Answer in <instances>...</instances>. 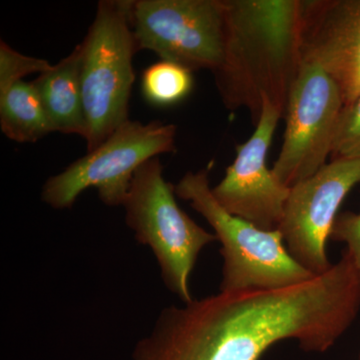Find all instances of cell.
Returning <instances> with one entry per match:
<instances>
[{
  "label": "cell",
  "instance_id": "obj_1",
  "mask_svg": "<svg viewBox=\"0 0 360 360\" xmlns=\"http://www.w3.org/2000/svg\"><path fill=\"white\" fill-rule=\"evenodd\" d=\"M359 310V277L340 260L326 274L290 288L219 292L165 307L132 360H258L286 340L305 352H324Z\"/></svg>",
  "mask_w": 360,
  "mask_h": 360
},
{
  "label": "cell",
  "instance_id": "obj_2",
  "mask_svg": "<svg viewBox=\"0 0 360 360\" xmlns=\"http://www.w3.org/2000/svg\"><path fill=\"white\" fill-rule=\"evenodd\" d=\"M224 56L213 71L225 108L255 125L264 103L284 115L302 58L303 0H224Z\"/></svg>",
  "mask_w": 360,
  "mask_h": 360
},
{
  "label": "cell",
  "instance_id": "obj_3",
  "mask_svg": "<svg viewBox=\"0 0 360 360\" xmlns=\"http://www.w3.org/2000/svg\"><path fill=\"white\" fill-rule=\"evenodd\" d=\"M210 167L187 172L174 191L207 220L221 243L220 292L281 290L314 278L291 257L278 229H258L219 205L210 186Z\"/></svg>",
  "mask_w": 360,
  "mask_h": 360
},
{
  "label": "cell",
  "instance_id": "obj_4",
  "mask_svg": "<svg viewBox=\"0 0 360 360\" xmlns=\"http://www.w3.org/2000/svg\"><path fill=\"white\" fill-rule=\"evenodd\" d=\"M134 0H101L80 47L84 139L94 150L129 120L137 52L131 14Z\"/></svg>",
  "mask_w": 360,
  "mask_h": 360
},
{
  "label": "cell",
  "instance_id": "obj_5",
  "mask_svg": "<svg viewBox=\"0 0 360 360\" xmlns=\"http://www.w3.org/2000/svg\"><path fill=\"white\" fill-rule=\"evenodd\" d=\"M122 206L135 238L155 253L168 290L182 302H191L189 281L194 264L202 248L217 238L177 205L174 186L163 177L160 158L137 168Z\"/></svg>",
  "mask_w": 360,
  "mask_h": 360
},
{
  "label": "cell",
  "instance_id": "obj_6",
  "mask_svg": "<svg viewBox=\"0 0 360 360\" xmlns=\"http://www.w3.org/2000/svg\"><path fill=\"white\" fill-rule=\"evenodd\" d=\"M175 136L176 127L172 123L127 120L101 146L47 179L42 200L65 210L84 191L96 187L104 205H123L137 168L151 158L174 153Z\"/></svg>",
  "mask_w": 360,
  "mask_h": 360
},
{
  "label": "cell",
  "instance_id": "obj_7",
  "mask_svg": "<svg viewBox=\"0 0 360 360\" xmlns=\"http://www.w3.org/2000/svg\"><path fill=\"white\" fill-rule=\"evenodd\" d=\"M137 51L191 71L219 68L224 56V0H136L131 14Z\"/></svg>",
  "mask_w": 360,
  "mask_h": 360
},
{
  "label": "cell",
  "instance_id": "obj_8",
  "mask_svg": "<svg viewBox=\"0 0 360 360\" xmlns=\"http://www.w3.org/2000/svg\"><path fill=\"white\" fill-rule=\"evenodd\" d=\"M345 101L321 65L303 60L285 110L283 143L272 172L292 187L316 174L331 155Z\"/></svg>",
  "mask_w": 360,
  "mask_h": 360
},
{
  "label": "cell",
  "instance_id": "obj_9",
  "mask_svg": "<svg viewBox=\"0 0 360 360\" xmlns=\"http://www.w3.org/2000/svg\"><path fill=\"white\" fill-rule=\"evenodd\" d=\"M359 184L360 158L331 160L290 187L278 231L291 257L315 276L333 265L326 250L331 229L341 203Z\"/></svg>",
  "mask_w": 360,
  "mask_h": 360
},
{
  "label": "cell",
  "instance_id": "obj_10",
  "mask_svg": "<svg viewBox=\"0 0 360 360\" xmlns=\"http://www.w3.org/2000/svg\"><path fill=\"white\" fill-rule=\"evenodd\" d=\"M283 116L271 104H264L255 132L236 148V160L212 188L225 210L264 231L278 229L290 193L266 167L267 153Z\"/></svg>",
  "mask_w": 360,
  "mask_h": 360
},
{
  "label": "cell",
  "instance_id": "obj_11",
  "mask_svg": "<svg viewBox=\"0 0 360 360\" xmlns=\"http://www.w3.org/2000/svg\"><path fill=\"white\" fill-rule=\"evenodd\" d=\"M302 58L321 65L345 106L360 96V0H303Z\"/></svg>",
  "mask_w": 360,
  "mask_h": 360
},
{
  "label": "cell",
  "instance_id": "obj_12",
  "mask_svg": "<svg viewBox=\"0 0 360 360\" xmlns=\"http://www.w3.org/2000/svg\"><path fill=\"white\" fill-rule=\"evenodd\" d=\"M37 87L52 132L77 134L84 139V97L80 80V47L32 82Z\"/></svg>",
  "mask_w": 360,
  "mask_h": 360
},
{
  "label": "cell",
  "instance_id": "obj_13",
  "mask_svg": "<svg viewBox=\"0 0 360 360\" xmlns=\"http://www.w3.org/2000/svg\"><path fill=\"white\" fill-rule=\"evenodd\" d=\"M0 127L7 139L20 143L39 141L52 132L33 82L21 80L0 94Z\"/></svg>",
  "mask_w": 360,
  "mask_h": 360
},
{
  "label": "cell",
  "instance_id": "obj_14",
  "mask_svg": "<svg viewBox=\"0 0 360 360\" xmlns=\"http://www.w3.org/2000/svg\"><path fill=\"white\" fill-rule=\"evenodd\" d=\"M193 85L191 71L169 61L148 66L142 75V94L155 106H170L184 101Z\"/></svg>",
  "mask_w": 360,
  "mask_h": 360
},
{
  "label": "cell",
  "instance_id": "obj_15",
  "mask_svg": "<svg viewBox=\"0 0 360 360\" xmlns=\"http://www.w3.org/2000/svg\"><path fill=\"white\" fill-rule=\"evenodd\" d=\"M330 156L331 160L360 158V96L343 108Z\"/></svg>",
  "mask_w": 360,
  "mask_h": 360
},
{
  "label": "cell",
  "instance_id": "obj_16",
  "mask_svg": "<svg viewBox=\"0 0 360 360\" xmlns=\"http://www.w3.org/2000/svg\"><path fill=\"white\" fill-rule=\"evenodd\" d=\"M44 59L30 58L16 51L6 42H0V94L21 82L26 75L42 73L51 68Z\"/></svg>",
  "mask_w": 360,
  "mask_h": 360
},
{
  "label": "cell",
  "instance_id": "obj_17",
  "mask_svg": "<svg viewBox=\"0 0 360 360\" xmlns=\"http://www.w3.org/2000/svg\"><path fill=\"white\" fill-rule=\"evenodd\" d=\"M330 238L347 245V252L360 274V212H343L338 215Z\"/></svg>",
  "mask_w": 360,
  "mask_h": 360
}]
</instances>
